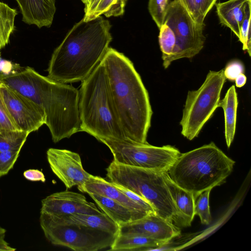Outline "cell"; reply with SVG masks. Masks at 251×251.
I'll list each match as a JSON object with an SVG mask.
<instances>
[{
    "label": "cell",
    "instance_id": "cell-10",
    "mask_svg": "<svg viewBox=\"0 0 251 251\" xmlns=\"http://www.w3.org/2000/svg\"><path fill=\"white\" fill-rule=\"evenodd\" d=\"M162 23L167 25L175 42L171 63L179 59L193 58L203 48L204 24L195 22L178 0L171 1Z\"/></svg>",
    "mask_w": 251,
    "mask_h": 251
},
{
    "label": "cell",
    "instance_id": "cell-15",
    "mask_svg": "<svg viewBox=\"0 0 251 251\" xmlns=\"http://www.w3.org/2000/svg\"><path fill=\"white\" fill-rule=\"evenodd\" d=\"M22 15V21L38 28L50 27L56 12L55 0H15Z\"/></svg>",
    "mask_w": 251,
    "mask_h": 251
},
{
    "label": "cell",
    "instance_id": "cell-33",
    "mask_svg": "<svg viewBox=\"0 0 251 251\" xmlns=\"http://www.w3.org/2000/svg\"><path fill=\"white\" fill-rule=\"evenodd\" d=\"M24 176L27 180L31 181H41L45 182L46 178L43 173L37 169H29L23 173Z\"/></svg>",
    "mask_w": 251,
    "mask_h": 251
},
{
    "label": "cell",
    "instance_id": "cell-37",
    "mask_svg": "<svg viewBox=\"0 0 251 251\" xmlns=\"http://www.w3.org/2000/svg\"><path fill=\"white\" fill-rule=\"evenodd\" d=\"M94 0H90L88 6H87V7H86L84 9V14H85L87 12L89 8L90 7V6L93 3Z\"/></svg>",
    "mask_w": 251,
    "mask_h": 251
},
{
    "label": "cell",
    "instance_id": "cell-32",
    "mask_svg": "<svg viewBox=\"0 0 251 251\" xmlns=\"http://www.w3.org/2000/svg\"><path fill=\"white\" fill-rule=\"evenodd\" d=\"M243 64L238 60L229 61L224 69V74L226 78L230 81H234L235 78L244 72Z\"/></svg>",
    "mask_w": 251,
    "mask_h": 251
},
{
    "label": "cell",
    "instance_id": "cell-26",
    "mask_svg": "<svg viewBox=\"0 0 251 251\" xmlns=\"http://www.w3.org/2000/svg\"><path fill=\"white\" fill-rule=\"evenodd\" d=\"M196 23L203 25L205 17L217 0H178Z\"/></svg>",
    "mask_w": 251,
    "mask_h": 251
},
{
    "label": "cell",
    "instance_id": "cell-19",
    "mask_svg": "<svg viewBox=\"0 0 251 251\" xmlns=\"http://www.w3.org/2000/svg\"><path fill=\"white\" fill-rule=\"evenodd\" d=\"M248 0H228L215 3L220 23L229 28L239 38L244 17V6Z\"/></svg>",
    "mask_w": 251,
    "mask_h": 251
},
{
    "label": "cell",
    "instance_id": "cell-11",
    "mask_svg": "<svg viewBox=\"0 0 251 251\" xmlns=\"http://www.w3.org/2000/svg\"><path fill=\"white\" fill-rule=\"evenodd\" d=\"M0 90L7 108L20 130L29 134L45 124V114L32 100L2 82Z\"/></svg>",
    "mask_w": 251,
    "mask_h": 251
},
{
    "label": "cell",
    "instance_id": "cell-39",
    "mask_svg": "<svg viewBox=\"0 0 251 251\" xmlns=\"http://www.w3.org/2000/svg\"><path fill=\"white\" fill-rule=\"evenodd\" d=\"M0 58H1V52H0Z\"/></svg>",
    "mask_w": 251,
    "mask_h": 251
},
{
    "label": "cell",
    "instance_id": "cell-24",
    "mask_svg": "<svg viewBox=\"0 0 251 251\" xmlns=\"http://www.w3.org/2000/svg\"><path fill=\"white\" fill-rule=\"evenodd\" d=\"M29 134L0 127V151H21Z\"/></svg>",
    "mask_w": 251,
    "mask_h": 251
},
{
    "label": "cell",
    "instance_id": "cell-28",
    "mask_svg": "<svg viewBox=\"0 0 251 251\" xmlns=\"http://www.w3.org/2000/svg\"><path fill=\"white\" fill-rule=\"evenodd\" d=\"M251 0H248L244 6V17L240 28L239 40L243 45L242 49L251 55Z\"/></svg>",
    "mask_w": 251,
    "mask_h": 251
},
{
    "label": "cell",
    "instance_id": "cell-16",
    "mask_svg": "<svg viewBox=\"0 0 251 251\" xmlns=\"http://www.w3.org/2000/svg\"><path fill=\"white\" fill-rule=\"evenodd\" d=\"M79 190L87 194L93 193L105 196L134 211L146 215L153 214L129 198L113 183L100 176L91 175L88 180Z\"/></svg>",
    "mask_w": 251,
    "mask_h": 251
},
{
    "label": "cell",
    "instance_id": "cell-2",
    "mask_svg": "<svg viewBox=\"0 0 251 251\" xmlns=\"http://www.w3.org/2000/svg\"><path fill=\"white\" fill-rule=\"evenodd\" d=\"M111 96L126 140L148 143L153 113L148 92L131 61L109 48L101 59Z\"/></svg>",
    "mask_w": 251,
    "mask_h": 251
},
{
    "label": "cell",
    "instance_id": "cell-17",
    "mask_svg": "<svg viewBox=\"0 0 251 251\" xmlns=\"http://www.w3.org/2000/svg\"><path fill=\"white\" fill-rule=\"evenodd\" d=\"M163 175L165 181L177 210L174 224L181 227L190 226L195 216L193 193L175 184L167 172H164Z\"/></svg>",
    "mask_w": 251,
    "mask_h": 251
},
{
    "label": "cell",
    "instance_id": "cell-12",
    "mask_svg": "<svg viewBox=\"0 0 251 251\" xmlns=\"http://www.w3.org/2000/svg\"><path fill=\"white\" fill-rule=\"evenodd\" d=\"M47 158L51 171L67 189L77 186L79 190L91 176L83 168L81 157L76 152L50 148L47 151Z\"/></svg>",
    "mask_w": 251,
    "mask_h": 251
},
{
    "label": "cell",
    "instance_id": "cell-25",
    "mask_svg": "<svg viewBox=\"0 0 251 251\" xmlns=\"http://www.w3.org/2000/svg\"><path fill=\"white\" fill-rule=\"evenodd\" d=\"M127 0H100L93 12L85 21H88L104 15L106 17L122 16L125 12Z\"/></svg>",
    "mask_w": 251,
    "mask_h": 251
},
{
    "label": "cell",
    "instance_id": "cell-7",
    "mask_svg": "<svg viewBox=\"0 0 251 251\" xmlns=\"http://www.w3.org/2000/svg\"><path fill=\"white\" fill-rule=\"evenodd\" d=\"M39 221L45 236L50 243L75 251H96L110 247L117 236L80 225L68 215L40 213Z\"/></svg>",
    "mask_w": 251,
    "mask_h": 251
},
{
    "label": "cell",
    "instance_id": "cell-31",
    "mask_svg": "<svg viewBox=\"0 0 251 251\" xmlns=\"http://www.w3.org/2000/svg\"><path fill=\"white\" fill-rule=\"evenodd\" d=\"M2 82L0 81V87ZM0 127L13 130H20L13 121L3 99L0 90Z\"/></svg>",
    "mask_w": 251,
    "mask_h": 251
},
{
    "label": "cell",
    "instance_id": "cell-30",
    "mask_svg": "<svg viewBox=\"0 0 251 251\" xmlns=\"http://www.w3.org/2000/svg\"><path fill=\"white\" fill-rule=\"evenodd\" d=\"M21 151H0V177L6 175L16 163Z\"/></svg>",
    "mask_w": 251,
    "mask_h": 251
},
{
    "label": "cell",
    "instance_id": "cell-36",
    "mask_svg": "<svg viewBox=\"0 0 251 251\" xmlns=\"http://www.w3.org/2000/svg\"><path fill=\"white\" fill-rule=\"evenodd\" d=\"M100 0H95L92 5L90 6V7L88 10L87 12L84 14L83 19H85L88 17L94 11L97 4H98Z\"/></svg>",
    "mask_w": 251,
    "mask_h": 251
},
{
    "label": "cell",
    "instance_id": "cell-27",
    "mask_svg": "<svg viewBox=\"0 0 251 251\" xmlns=\"http://www.w3.org/2000/svg\"><path fill=\"white\" fill-rule=\"evenodd\" d=\"M212 189H208L201 193L194 198V213L201 220V223L209 225L211 221L209 209V198Z\"/></svg>",
    "mask_w": 251,
    "mask_h": 251
},
{
    "label": "cell",
    "instance_id": "cell-8",
    "mask_svg": "<svg viewBox=\"0 0 251 251\" xmlns=\"http://www.w3.org/2000/svg\"><path fill=\"white\" fill-rule=\"evenodd\" d=\"M224 69L210 71L197 90L189 91L180 125L181 133L192 140L197 137L205 123L218 107L222 89L226 81Z\"/></svg>",
    "mask_w": 251,
    "mask_h": 251
},
{
    "label": "cell",
    "instance_id": "cell-22",
    "mask_svg": "<svg viewBox=\"0 0 251 251\" xmlns=\"http://www.w3.org/2000/svg\"><path fill=\"white\" fill-rule=\"evenodd\" d=\"M68 216L74 222L91 229L116 236L119 234V226L104 213L97 215L75 213Z\"/></svg>",
    "mask_w": 251,
    "mask_h": 251
},
{
    "label": "cell",
    "instance_id": "cell-3",
    "mask_svg": "<svg viewBox=\"0 0 251 251\" xmlns=\"http://www.w3.org/2000/svg\"><path fill=\"white\" fill-rule=\"evenodd\" d=\"M111 25L101 16L83 18L69 31L54 50L47 76L58 82L82 81L100 61L112 40Z\"/></svg>",
    "mask_w": 251,
    "mask_h": 251
},
{
    "label": "cell",
    "instance_id": "cell-5",
    "mask_svg": "<svg viewBox=\"0 0 251 251\" xmlns=\"http://www.w3.org/2000/svg\"><path fill=\"white\" fill-rule=\"evenodd\" d=\"M235 162L213 142L181 153L167 172L171 180L195 198L225 182Z\"/></svg>",
    "mask_w": 251,
    "mask_h": 251
},
{
    "label": "cell",
    "instance_id": "cell-20",
    "mask_svg": "<svg viewBox=\"0 0 251 251\" xmlns=\"http://www.w3.org/2000/svg\"><path fill=\"white\" fill-rule=\"evenodd\" d=\"M238 104L237 94L235 85H233L218 104V107H222L224 112L225 135L228 148L230 147L235 135Z\"/></svg>",
    "mask_w": 251,
    "mask_h": 251
},
{
    "label": "cell",
    "instance_id": "cell-14",
    "mask_svg": "<svg viewBox=\"0 0 251 251\" xmlns=\"http://www.w3.org/2000/svg\"><path fill=\"white\" fill-rule=\"evenodd\" d=\"M180 233L178 227L155 213L119 226V235L141 236L167 242Z\"/></svg>",
    "mask_w": 251,
    "mask_h": 251
},
{
    "label": "cell",
    "instance_id": "cell-13",
    "mask_svg": "<svg viewBox=\"0 0 251 251\" xmlns=\"http://www.w3.org/2000/svg\"><path fill=\"white\" fill-rule=\"evenodd\" d=\"M40 213L62 216L75 213L97 215L103 213L95 204L78 193L65 190L53 193L41 201Z\"/></svg>",
    "mask_w": 251,
    "mask_h": 251
},
{
    "label": "cell",
    "instance_id": "cell-9",
    "mask_svg": "<svg viewBox=\"0 0 251 251\" xmlns=\"http://www.w3.org/2000/svg\"><path fill=\"white\" fill-rule=\"evenodd\" d=\"M110 150L113 160L122 164L167 172L181 153L174 146L156 147L128 140L101 139Z\"/></svg>",
    "mask_w": 251,
    "mask_h": 251
},
{
    "label": "cell",
    "instance_id": "cell-38",
    "mask_svg": "<svg viewBox=\"0 0 251 251\" xmlns=\"http://www.w3.org/2000/svg\"><path fill=\"white\" fill-rule=\"evenodd\" d=\"M84 4V8H85L86 7H87V6H88L89 3V1H90V0H80Z\"/></svg>",
    "mask_w": 251,
    "mask_h": 251
},
{
    "label": "cell",
    "instance_id": "cell-35",
    "mask_svg": "<svg viewBox=\"0 0 251 251\" xmlns=\"http://www.w3.org/2000/svg\"><path fill=\"white\" fill-rule=\"evenodd\" d=\"M247 81L246 76L244 73L240 74L235 79V85L237 87H242Z\"/></svg>",
    "mask_w": 251,
    "mask_h": 251
},
{
    "label": "cell",
    "instance_id": "cell-29",
    "mask_svg": "<svg viewBox=\"0 0 251 251\" xmlns=\"http://www.w3.org/2000/svg\"><path fill=\"white\" fill-rule=\"evenodd\" d=\"M171 1L170 0H149V12L158 28L163 23Z\"/></svg>",
    "mask_w": 251,
    "mask_h": 251
},
{
    "label": "cell",
    "instance_id": "cell-21",
    "mask_svg": "<svg viewBox=\"0 0 251 251\" xmlns=\"http://www.w3.org/2000/svg\"><path fill=\"white\" fill-rule=\"evenodd\" d=\"M168 243L141 236L119 234L110 247L109 250L152 251L165 246Z\"/></svg>",
    "mask_w": 251,
    "mask_h": 251
},
{
    "label": "cell",
    "instance_id": "cell-4",
    "mask_svg": "<svg viewBox=\"0 0 251 251\" xmlns=\"http://www.w3.org/2000/svg\"><path fill=\"white\" fill-rule=\"evenodd\" d=\"M80 131L98 140H126L112 101L107 76L101 60L82 81L79 90Z\"/></svg>",
    "mask_w": 251,
    "mask_h": 251
},
{
    "label": "cell",
    "instance_id": "cell-18",
    "mask_svg": "<svg viewBox=\"0 0 251 251\" xmlns=\"http://www.w3.org/2000/svg\"><path fill=\"white\" fill-rule=\"evenodd\" d=\"M100 209L119 226L147 215L134 211L119 202L100 195L88 193Z\"/></svg>",
    "mask_w": 251,
    "mask_h": 251
},
{
    "label": "cell",
    "instance_id": "cell-23",
    "mask_svg": "<svg viewBox=\"0 0 251 251\" xmlns=\"http://www.w3.org/2000/svg\"><path fill=\"white\" fill-rule=\"evenodd\" d=\"M17 14L16 9L0 1V50L9 43L10 36L14 30L15 19Z\"/></svg>",
    "mask_w": 251,
    "mask_h": 251
},
{
    "label": "cell",
    "instance_id": "cell-34",
    "mask_svg": "<svg viewBox=\"0 0 251 251\" xmlns=\"http://www.w3.org/2000/svg\"><path fill=\"white\" fill-rule=\"evenodd\" d=\"M6 230L0 226V251H14L16 249L11 247L5 240Z\"/></svg>",
    "mask_w": 251,
    "mask_h": 251
},
{
    "label": "cell",
    "instance_id": "cell-1",
    "mask_svg": "<svg viewBox=\"0 0 251 251\" xmlns=\"http://www.w3.org/2000/svg\"><path fill=\"white\" fill-rule=\"evenodd\" d=\"M0 81L34 102L46 117L54 143L80 131L79 90L26 67L20 71L0 73Z\"/></svg>",
    "mask_w": 251,
    "mask_h": 251
},
{
    "label": "cell",
    "instance_id": "cell-6",
    "mask_svg": "<svg viewBox=\"0 0 251 251\" xmlns=\"http://www.w3.org/2000/svg\"><path fill=\"white\" fill-rule=\"evenodd\" d=\"M106 171L109 181L142 197L151 205L157 215L174 223L177 210L163 172L126 165L114 160Z\"/></svg>",
    "mask_w": 251,
    "mask_h": 251
}]
</instances>
